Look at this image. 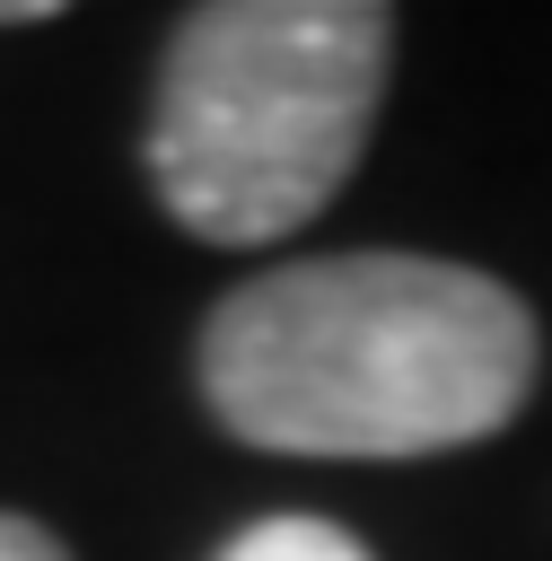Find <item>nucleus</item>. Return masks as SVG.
Instances as JSON below:
<instances>
[{"instance_id": "nucleus-1", "label": "nucleus", "mask_w": 552, "mask_h": 561, "mask_svg": "<svg viewBox=\"0 0 552 561\" xmlns=\"http://www.w3.org/2000/svg\"><path fill=\"white\" fill-rule=\"evenodd\" d=\"M534 316L447 254H307L228 289L202 324V403L272 456H447L534 394Z\"/></svg>"}, {"instance_id": "nucleus-5", "label": "nucleus", "mask_w": 552, "mask_h": 561, "mask_svg": "<svg viewBox=\"0 0 552 561\" xmlns=\"http://www.w3.org/2000/svg\"><path fill=\"white\" fill-rule=\"evenodd\" d=\"M18 18H53V0H0V26H18Z\"/></svg>"}, {"instance_id": "nucleus-4", "label": "nucleus", "mask_w": 552, "mask_h": 561, "mask_svg": "<svg viewBox=\"0 0 552 561\" xmlns=\"http://www.w3.org/2000/svg\"><path fill=\"white\" fill-rule=\"evenodd\" d=\"M0 561H70V552H61L35 517H9V508H0Z\"/></svg>"}, {"instance_id": "nucleus-3", "label": "nucleus", "mask_w": 552, "mask_h": 561, "mask_svg": "<svg viewBox=\"0 0 552 561\" xmlns=\"http://www.w3.org/2000/svg\"><path fill=\"white\" fill-rule=\"evenodd\" d=\"M210 561H368V543L350 526H333V517H254Z\"/></svg>"}, {"instance_id": "nucleus-2", "label": "nucleus", "mask_w": 552, "mask_h": 561, "mask_svg": "<svg viewBox=\"0 0 552 561\" xmlns=\"http://www.w3.org/2000/svg\"><path fill=\"white\" fill-rule=\"evenodd\" d=\"M394 9L210 0L175 26L149 105V184L202 245L307 228L377 131Z\"/></svg>"}]
</instances>
